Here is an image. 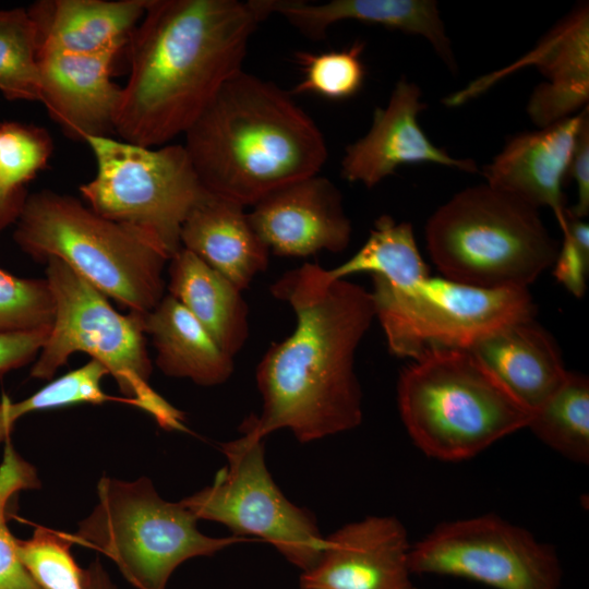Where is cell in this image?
<instances>
[{"mask_svg":"<svg viewBox=\"0 0 589 589\" xmlns=\"http://www.w3.org/2000/svg\"><path fill=\"white\" fill-rule=\"evenodd\" d=\"M271 293L292 309L297 324L257 364L263 408L251 416L257 433L265 438L287 429L310 443L357 428L362 393L354 357L375 317L371 293L312 263L286 272Z\"/></svg>","mask_w":589,"mask_h":589,"instance_id":"obj_1","label":"cell"},{"mask_svg":"<svg viewBox=\"0 0 589 589\" xmlns=\"http://www.w3.org/2000/svg\"><path fill=\"white\" fill-rule=\"evenodd\" d=\"M266 19L257 0H148L129 40L115 132L145 147L184 134L242 70L251 36Z\"/></svg>","mask_w":589,"mask_h":589,"instance_id":"obj_2","label":"cell"},{"mask_svg":"<svg viewBox=\"0 0 589 589\" xmlns=\"http://www.w3.org/2000/svg\"><path fill=\"white\" fill-rule=\"evenodd\" d=\"M184 139L204 189L244 207L318 173L328 154L320 128L290 93L243 70L223 85Z\"/></svg>","mask_w":589,"mask_h":589,"instance_id":"obj_3","label":"cell"},{"mask_svg":"<svg viewBox=\"0 0 589 589\" xmlns=\"http://www.w3.org/2000/svg\"><path fill=\"white\" fill-rule=\"evenodd\" d=\"M14 240L34 260L56 257L129 312L163 299L170 255L154 236L107 219L80 200L50 190L26 196Z\"/></svg>","mask_w":589,"mask_h":589,"instance_id":"obj_4","label":"cell"},{"mask_svg":"<svg viewBox=\"0 0 589 589\" xmlns=\"http://www.w3.org/2000/svg\"><path fill=\"white\" fill-rule=\"evenodd\" d=\"M401 421L426 456L459 461L527 428L531 412L468 350L433 348L399 376Z\"/></svg>","mask_w":589,"mask_h":589,"instance_id":"obj_5","label":"cell"},{"mask_svg":"<svg viewBox=\"0 0 589 589\" xmlns=\"http://www.w3.org/2000/svg\"><path fill=\"white\" fill-rule=\"evenodd\" d=\"M425 242L445 278L495 289L527 288L560 248L538 208L488 183L440 206L425 225Z\"/></svg>","mask_w":589,"mask_h":589,"instance_id":"obj_6","label":"cell"},{"mask_svg":"<svg viewBox=\"0 0 589 589\" xmlns=\"http://www.w3.org/2000/svg\"><path fill=\"white\" fill-rule=\"evenodd\" d=\"M46 280L56 302L48 338L31 376L50 380L75 352L89 354L116 380L124 400L166 430H185L184 414L149 385L153 371L144 315L119 313L108 298L59 259L46 261Z\"/></svg>","mask_w":589,"mask_h":589,"instance_id":"obj_7","label":"cell"},{"mask_svg":"<svg viewBox=\"0 0 589 589\" xmlns=\"http://www.w3.org/2000/svg\"><path fill=\"white\" fill-rule=\"evenodd\" d=\"M97 495L93 512L70 538L73 544L107 555L137 589H166L183 562L214 555L242 540L202 533L199 519L181 502L161 498L146 477L135 481L103 477Z\"/></svg>","mask_w":589,"mask_h":589,"instance_id":"obj_8","label":"cell"},{"mask_svg":"<svg viewBox=\"0 0 589 589\" xmlns=\"http://www.w3.org/2000/svg\"><path fill=\"white\" fill-rule=\"evenodd\" d=\"M96 176L80 187L98 215L156 237L170 257L181 247V228L208 194L183 144L153 149L109 136L88 137Z\"/></svg>","mask_w":589,"mask_h":589,"instance_id":"obj_9","label":"cell"},{"mask_svg":"<svg viewBox=\"0 0 589 589\" xmlns=\"http://www.w3.org/2000/svg\"><path fill=\"white\" fill-rule=\"evenodd\" d=\"M375 317L389 350L414 359L433 348L468 349L483 337L533 318L527 288H483L448 278L428 277L401 291L372 275Z\"/></svg>","mask_w":589,"mask_h":589,"instance_id":"obj_10","label":"cell"},{"mask_svg":"<svg viewBox=\"0 0 589 589\" xmlns=\"http://www.w3.org/2000/svg\"><path fill=\"white\" fill-rule=\"evenodd\" d=\"M240 431L241 436L221 445L227 465L213 483L180 502L199 520L223 524L238 537H260L306 572L320 560L326 539L313 514L290 502L273 480L265 462V438L251 416Z\"/></svg>","mask_w":589,"mask_h":589,"instance_id":"obj_11","label":"cell"},{"mask_svg":"<svg viewBox=\"0 0 589 589\" xmlns=\"http://www.w3.org/2000/svg\"><path fill=\"white\" fill-rule=\"evenodd\" d=\"M409 567L495 589H560L562 576L552 548L493 514L437 525L411 545Z\"/></svg>","mask_w":589,"mask_h":589,"instance_id":"obj_12","label":"cell"},{"mask_svg":"<svg viewBox=\"0 0 589 589\" xmlns=\"http://www.w3.org/2000/svg\"><path fill=\"white\" fill-rule=\"evenodd\" d=\"M529 65L549 80L539 84L528 101L527 112L540 128L575 115L589 100V5L577 4L548 32L527 55L506 68L470 82L443 99L460 106L488 91L500 80ZM579 112V111H578Z\"/></svg>","mask_w":589,"mask_h":589,"instance_id":"obj_13","label":"cell"},{"mask_svg":"<svg viewBox=\"0 0 589 589\" xmlns=\"http://www.w3.org/2000/svg\"><path fill=\"white\" fill-rule=\"evenodd\" d=\"M248 216L261 240L279 256L342 252L351 238L339 189L318 173L269 192Z\"/></svg>","mask_w":589,"mask_h":589,"instance_id":"obj_14","label":"cell"},{"mask_svg":"<svg viewBox=\"0 0 589 589\" xmlns=\"http://www.w3.org/2000/svg\"><path fill=\"white\" fill-rule=\"evenodd\" d=\"M317 563L300 577L306 589H410L409 543L393 516H368L328 537Z\"/></svg>","mask_w":589,"mask_h":589,"instance_id":"obj_15","label":"cell"},{"mask_svg":"<svg viewBox=\"0 0 589 589\" xmlns=\"http://www.w3.org/2000/svg\"><path fill=\"white\" fill-rule=\"evenodd\" d=\"M425 108L420 87L401 77L387 105L375 108L365 135L346 146L341 177L370 189L402 165L430 163L478 172L474 160L452 157L428 139L418 122L419 113Z\"/></svg>","mask_w":589,"mask_h":589,"instance_id":"obj_16","label":"cell"},{"mask_svg":"<svg viewBox=\"0 0 589 589\" xmlns=\"http://www.w3.org/2000/svg\"><path fill=\"white\" fill-rule=\"evenodd\" d=\"M118 52L38 57L39 101L67 136L85 142L115 132L122 89L111 79Z\"/></svg>","mask_w":589,"mask_h":589,"instance_id":"obj_17","label":"cell"},{"mask_svg":"<svg viewBox=\"0 0 589 589\" xmlns=\"http://www.w3.org/2000/svg\"><path fill=\"white\" fill-rule=\"evenodd\" d=\"M587 108L540 130L509 137L503 149L483 169L489 185L536 208H551L562 231L567 212L563 182L568 175Z\"/></svg>","mask_w":589,"mask_h":589,"instance_id":"obj_18","label":"cell"},{"mask_svg":"<svg viewBox=\"0 0 589 589\" xmlns=\"http://www.w3.org/2000/svg\"><path fill=\"white\" fill-rule=\"evenodd\" d=\"M266 15L279 14L311 39H322L329 26L345 20L381 25L420 35L452 71L457 63L434 0H332L311 3L299 0H260Z\"/></svg>","mask_w":589,"mask_h":589,"instance_id":"obj_19","label":"cell"},{"mask_svg":"<svg viewBox=\"0 0 589 589\" xmlns=\"http://www.w3.org/2000/svg\"><path fill=\"white\" fill-rule=\"evenodd\" d=\"M148 0H41L27 10L36 27L38 57L120 51Z\"/></svg>","mask_w":589,"mask_h":589,"instance_id":"obj_20","label":"cell"},{"mask_svg":"<svg viewBox=\"0 0 589 589\" xmlns=\"http://www.w3.org/2000/svg\"><path fill=\"white\" fill-rule=\"evenodd\" d=\"M530 412L564 381L553 338L532 320L505 326L466 349Z\"/></svg>","mask_w":589,"mask_h":589,"instance_id":"obj_21","label":"cell"},{"mask_svg":"<svg viewBox=\"0 0 589 589\" xmlns=\"http://www.w3.org/2000/svg\"><path fill=\"white\" fill-rule=\"evenodd\" d=\"M180 241L241 291L268 266L271 251L253 229L245 207L211 193L183 223Z\"/></svg>","mask_w":589,"mask_h":589,"instance_id":"obj_22","label":"cell"},{"mask_svg":"<svg viewBox=\"0 0 589 589\" xmlns=\"http://www.w3.org/2000/svg\"><path fill=\"white\" fill-rule=\"evenodd\" d=\"M168 274L169 294L235 358L249 337V309L242 291L184 248L170 257Z\"/></svg>","mask_w":589,"mask_h":589,"instance_id":"obj_23","label":"cell"},{"mask_svg":"<svg viewBox=\"0 0 589 589\" xmlns=\"http://www.w3.org/2000/svg\"><path fill=\"white\" fill-rule=\"evenodd\" d=\"M144 330L155 347L156 365L168 376L215 386L225 383L233 372V358L169 293L144 315Z\"/></svg>","mask_w":589,"mask_h":589,"instance_id":"obj_24","label":"cell"},{"mask_svg":"<svg viewBox=\"0 0 589 589\" xmlns=\"http://www.w3.org/2000/svg\"><path fill=\"white\" fill-rule=\"evenodd\" d=\"M335 279L358 273H371L401 291L417 288L428 277V268L418 250L412 225L380 216L364 244L349 260L327 269Z\"/></svg>","mask_w":589,"mask_h":589,"instance_id":"obj_25","label":"cell"},{"mask_svg":"<svg viewBox=\"0 0 589 589\" xmlns=\"http://www.w3.org/2000/svg\"><path fill=\"white\" fill-rule=\"evenodd\" d=\"M544 444L575 461L589 460V382L567 372L562 384L534 410L527 425Z\"/></svg>","mask_w":589,"mask_h":589,"instance_id":"obj_26","label":"cell"},{"mask_svg":"<svg viewBox=\"0 0 589 589\" xmlns=\"http://www.w3.org/2000/svg\"><path fill=\"white\" fill-rule=\"evenodd\" d=\"M0 92L10 100L39 101L36 27L21 8L0 11Z\"/></svg>","mask_w":589,"mask_h":589,"instance_id":"obj_27","label":"cell"},{"mask_svg":"<svg viewBox=\"0 0 589 589\" xmlns=\"http://www.w3.org/2000/svg\"><path fill=\"white\" fill-rule=\"evenodd\" d=\"M107 374H109L107 369L92 359L85 365L50 382L21 401L12 402L3 396L0 401V443L11 437L15 422L29 412L81 402L110 401L113 398L101 388L103 378Z\"/></svg>","mask_w":589,"mask_h":589,"instance_id":"obj_28","label":"cell"},{"mask_svg":"<svg viewBox=\"0 0 589 589\" xmlns=\"http://www.w3.org/2000/svg\"><path fill=\"white\" fill-rule=\"evenodd\" d=\"M72 544L69 533L38 526L29 539H16V551L43 589H92V573L76 564Z\"/></svg>","mask_w":589,"mask_h":589,"instance_id":"obj_29","label":"cell"},{"mask_svg":"<svg viewBox=\"0 0 589 589\" xmlns=\"http://www.w3.org/2000/svg\"><path fill=\"white\" fill-rule=\"evenodd\" d=\"M39 486L35 468L16 453L11 437H8L0 464V589H43L22 564L16 551V538L7 524V507L11 497L22 490Z\"/></svg>","mask_w":589,"mask_h":589,"instance_id":"obj_30","label":"cell"},{"mask_svg":"<svg viewBox=\"0 0 589 589\" xmlns=\"http://www.w3.org/2000/svg\"><path fill=\"white\" fill-rule=\"evenodd\" d=\"M364 44L321 53L300 51L296 59L303 70V80L292 94L312 93L333 100L346 99L359 92L365 69L361 60Z\"/></svg>","mask_w":589,"mask_h":589,"instance_id":"obj_31","label":"cell"},{"mask_svg":"<svg viewBox=\"0 0 589 589\" xmlns=\"http://www.w3.org/2000/svg\"><path fill=\"white\" fill-rule=\"evenodd\" d=\"M55 313L56 302L46 278H20L0 268V333L49 327Z\"/></svg>","mask_w":589,"mask_h":589,"instance_id":"obj_32","label":"cell"},{"mask_svg":"<svg viewBox=\"0 0 589 589\" xmlns=\"http://www.w3.org/2000/svg\"><path fill=\"white\" fill-rule=\"evenodd\" d=\"M52 142L45 129L17 122L0 124V185L8 190L24 187L46 168Z\"/></svg>","mask_w":589,"mask_h":589,"instance_id":"obj_33","label":"cell"},{"mask_svg":"<svg viewBox=\"0 0 589 589\" xmlns=\"http://www.w3.org/2000/svg\"><path fill=\"white\" fill-rule=\"evenodd\" d=\"M50 328L0 333V374L32 361L44 347Z\"/></svg>","mask_w":589,"mask_h":589,"instance_id":"obj_34","label":"cell"},{"mask_svg":"<svg viewBox=\"0 0 589 589\" xmlns=\"http://www.w3.org/2000/svg\"><path fill=\"white\" fill-rule=\"evenodd\" d=\"M554 264L553 274L557 281L575 297H582L589 271V252L581 250L564 233Z\"/></svg>","mask_w":589,"mask_h":589,"instance_id":"obj_35","label":"cell"},{"mask_svg":"<svg viewBox=\"0 0 589 589\" xmlns=\"http://www.w3.org/2000/svg\"><path fill=\"white\" fill-rule=\"evenodd\" d=\"M568 175L577 188V202L568 208L570 215L582 219L589 213V115L586 109L577 135Z\"/></svg>","mask_w":589,"mask_h":589,"instance_id":"obj_36","label":"cell"},{"mask_svg":"<svg viewBox=\"0 0 589 589\" xmlns=\"http://www.w3.org/2000/svg\"><path fill=\"white\" fill-rule=\"evenodd\" d=\"M25 200L24 187L8 190L0 185V231L12 223H16Z\"/></svg>","mask_w":589,"mask_h":589,"instance_id":"obj_37","label":"cell"},{"mask_svg":"<svg viewBox=\"0 0 589 589\" xmlns=\"http://www.w3.org/2000/svg\"><path fill=\"white\" fill-rule=\"evenodd\" d=\"M300 589H306V588H300Z\"/></svg>","mask_w":589,"mask_h":589,"instance_id":"obj_38","label":"cell"},{"mask_svg":"<svg viewBox=\"0 0 589 589\" xmlns=\"http://www.w3.org/2000/svg\"><path fill=\"white\" fill-rule=\"evenodd\" d=\"M410 589H414V588L411 587Z\"/></svg>","mask_w":589,"mask_h":589,"instance_id":"obj_39","label":"cell"}]
</instances>
